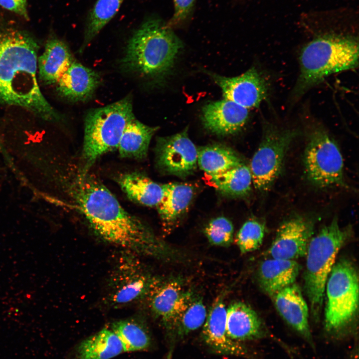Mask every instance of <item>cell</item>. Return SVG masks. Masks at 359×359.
<instances>
[{
	"mask_svg": "<svg viewBox=\"0 0 359 359\" xmlns=\"http://www.w3.org/2000/svg\"><path fill=\"white\" fill-rule=\"evenodd\" d=\"M72 206L104 241L132 253L172 260L176 250L158 238L141 220L127 212L96 176L81 167L66 180Z\"/></svg>",
	"mask_w": 359,
	"mask_h": 359,
	"instance_id": "cell-1",
	"label": "cell"
},
{
	"mask_svg": "<svg viewBox=\"0 0 359 359\" xmlns=\"http://www.w3.org/2000/svg\"><path fill=\"white\" fill-rule=\"evenodd\" d=\"M37 43L22 33L0 36V100L24 108L45 120L60 117L42 93L37 78Z\"/></svg>",
	"mask_w": 359,
	"mask_h": 359,
	"instance_id": "cell-2",
	"label": "cell"
},
{
	"mask_svg": "<svg viewBox=\"0 0 359 359\" xmlns=\"http://www.w3.org/2000/svg\"><path fill=\"white\" fill-rule=\"evenodd\" d=\"M183 47L168 24L152 16L145 19L127 44L121 66L128 72L149 79L164 76Z\"/></svg>",
	"mask_w": 359,
	"mask_h": 359,
	"instance_id": "cell-3",
	"label": "cell"
},
{
	"mask_svg": "<svg viewBox=\"0 0 359 359\" xmlns=\"http://www.w3.org/2000/svg\"><path fill=\"white\" fill-rule=\"evenodd\" d=\"M358 59L359 43L355 37L329 33L316 37L300 53V73L293 92V100L330 75L355 69Z\"/></svg>",
	"mask_w": 359,
	"mask_h": 359,
	"instance_id": "cell-4",
	"label": "cell"
},
{
	"mask_svg": "<svg viewBox=\"0 0 359 359\" xmlns=\"http://www.w3.org/2000/svg\"><path fill=\"white\" fill-rule=\"evenodd\" d=\"M351 229L340 226L337 217L310 241L304 273L305 289L314 317L322 307L325 286L337 255L351 235Z\"/></svg>",
	"mask_w": 359,
	"mask_h": 359,
	"instance_id": "cell-5",
	"label": "cell"
},
{
	"mask_svg": "<svg viewBox=\"0 0 359 359\" xmlns=\"http://www.w3.org/2000/svg\"><path fill=\"white\" fill-rule=\"evenodd\" d=\"M135 118L131 96L88 112L84 119L82 169L89 171L98 158L117 149L125 128Z\"/></svg>",
	"mask_w": 359,
	"mask_h": 359,
	"instance_id": "cell-6",
	"label": "cell"
},
{
	"mask_svg": "<svg viewBox=\"0 0 359 359\" xmlns=\"http://www.w3.org/2000/svg\"><path fill=\"white\" fill-rule=\"evenodd\" d=\"M306 124L307 143L303 161L308 180L319 188H348L343 159L337 144L316 120L308 119Z\"/></svg>",
	"mask_w": 359,
	"mask_h": 359,
	"instance_id": "cell-7",
	"label": "cell"
},
{
	"mask_svg": "<svg viewBox=\"0 0 359 359\" xmlns=\"http://www.w3.org/2000/svg\"><path fill=\"white\" fill-rule=\"evenodd\" d=\"M325 290V330L331 336L340 338L354 321L359 305L358 274L350 261L343 259L334 264Z\"/></svg>",
	"mask_w": 359,
	"mask_h": 359,
	"instance_id": "cell-8",
	"label": "cell"
},
{
	"mask_svg": "<svg viewBox=\"0 0 359 359\" xmlns=\"http://www.w3.org/2000/svg\"><path fill=\"white\" fill-rule=\"evenodd\" d=\"M300 132L266 122L261 141L249 165L255 188L262 193L268 191L283 169L285 159L292 142Z\"/></svg>",
	"mask_w": 359,
	"mask_h": 359,
	"instance_id": "cell-9",
	"label": "cell"
},
{
	"mask_svg": "<svg viewBox=\"0 0 359 359\" xmlns=\"http://www.w3.org/2000/svg\"><path fill=\"white\" fill-rule=\"evenodd\" d=\"M157 280L135 256L124 255L111 275L108 299L112 305L121 306L147 298Z\"/></svg>",
	"mask_w": 359,
	"mask_h": 359,
	"instance_id": "cell-10",
	"label": "cell"
},
{
	"mask_svg": "<svg viewBox=\"0 0 359 359\" xmlns=\"http://www.w3.org/2000/svg\"><path fill=\"white\" fill-rule=\"evenodd\" d=\"M157 164L161 172L185 178L192 174L197 166V148L186 128L176 134L159 137L156 146Z\"/></svg>",
	"mask_w": 359,
	"mask_h": 359,
	"instance_id": "cell-11",
	"label": "cell"
},
{
	"mask_svg": "<svg viewBox=\"0 0 359 359\" xmlns=\"http://www.w3.org/2000/svg\"><path fill=\"white\" fill-rule=\"evenodd\" d=\"M193 295L178 280L158 279L146 298L152 313L172 335L180 316Z\"/></svg>",
	"mask_w": 359,
	"mask_h": 359,
	"instance_id": "cell-12",
	"label": "cell"
},
{
	"mask_svg": "<svg viewBox=\"0 0 359 359\" xmlns=\"http://www.w3.org/2000/svg\"><path fill=\"white\" fill-rule=\"evenodd\" d=\"M314 222L308 217L295 215L279 226L268 252L271 258L294 260L306 255Z\"/></svg>",
	"mask_w": 359,
	"mask_h": 359,
	"instance_id": "cell-13",
	"label": "cell"
},
{
	"mask_svg": "<svg viewBox=\"0 0 359 359\" xmlns=\"http://www.w3.org/2000/svg\"><path fill=\"white\" fill-rule=\"evenodd\" d=\"M210 75L220 87L224 99L248 109L258 107L268 96V83L254 67L234 77Z\"/></svg>",
	"mask_w": 359,
	"mask_h": 359,
	"instance_id": "cell-14",
	"label": "cell"
},
{
	"mask_svg": "<svg viewBox=\"0 0 359 359\" xmlns=\"http://www.w3.org/2000/svg\"><path fill=\"white\" fill-rule=\"evenodd\" d=\"M226 308L223 295L218 296L207 313L201 332L204 343L215 353L256 359L240 342L228 336L226 328Z\"/></svg>",
	"mask_w": 359,
	"mask_h": 359,
	"instance_id": "cell-15",
	"label": "cell"
},
{
	"mask_svg": "<svg viewBox=\"0 0 359 359\" xmlns=\"http://www.w3.org/2000/svg\"><path fill=\"white\" fill-rule=\"evenodd\" d=\"M226 332L238 342L271 338L289 349L280 340L271 336L257 313L249 305L235 301L226 308Z\"/></svg>",
	"mask_w": 359,
	"mask_h": 359,
	"instance_id": "cell-16",
	"label": "cell"
},
{
	"mask_svg": "<svg viewBox=\"0 0 359 359\" xmlns=\"http://www.w3.org/2000/svg\"><path fill=\"white\" fill-rule=\"evenodd\" d=\"M276 308L284 320L315 349L309 323V309L300 288L290 285L274 295Z\"/></svg>",
	"mask_w": 359,
	"mask_h": 359,
	"instance_id": "cell-17",
	"label": "cell"
},
{
	"mask_svg": "<svg viewBox=\"0 0 359 359\" xmlns=\"http://www.w3.org/2000/svg\"><path fill=\"white\" fill-rule=\"evenodd\" d=\"M248 117V109L224 99L205 105L202 108L201 120L209 131L225 136L239 132Z\"/></svg>",
	"mask_w": 359,
	"mask_h": 359,
	"instance_id": "cell-18",
	"label": "cell"
},
{
	"mask_svg": "<svg viewBox=\"0 0 359 359\" xmlns=\"http://www.w3.org/2000/svg\"><path fill=\"white\" fill-rule=\"evenodd\" d=\"M100 82L97 72L74 59L56 84L62 96L72 101L80 102L90 99Z\"/></svg>",
	"mask_w": 359,
	"mask_h": 359,
	"instance_id": "cell-19",
	"label": "cell"
},
{
	"mask_svg": "<svg viewBox=\"0 0 359 359\" xmlns=\"http://www.w3.org/2000/svg\"><path fill=\"white\" fill-rule=\"evenodd\" d=\"M74 59L66 43L56 37H51L38 57L39 78L45 84H56Z\"/></svg>",
	"mask_w": 359,
	"mask_h": 359,
	"instance_id": "cell-20",
	"label": "cell"
},
{
	"mask_svg": "<svg viewBox=\"0 0 359 359\" xmlns=\"http://www.w3.org/2000/svg\"><path fill=\"white\" fill-rule=\"evenodd\" d=\"M300 271L299 264L294 260L271 258L260 264L257 279L262 290L274 295L295 281Z\"/></svg>",
	"mask_w": 359,
	"mask_h": 359,
	"instance_id": "cell-21",
	"label": "cell"
},
{
	"mask_svg": "<svg viewBox=\"0 0 359 359\" xmlns=\"http://www.w3.org/2000/svg\"><path fill=\"white\" fill-rule=\"evenodd\" d=\"M118 183L126 195L132 200L149 207L156 206L161 201L164 189L159 184L139 173L123 174Z\"/></svg>",
	"mask_w": 359,
	"mask_h": 359,
	"instance_id": "cell-22",
	"label": "cell"
},
{
	"mask_svg": "<svg viewBox=\"0 0 359 359\" xmlns=\"http://www.w3.org/2000/svg\"><path fill=\"white\" fill-rule=\"evenodd\" d=\"M163 186L164 195L157 208L163 222L172 224L189 206L194 195V188L191 184L182 182H171Z\"/></svg>",
	"mask_w": 359,
	"mask_h": 359,
	"instance_id": "cell-23",
	"label": "cell"
},
{
	"mask_svg": "<svg viewBox=\"0 0 359 359\" xmlns=\"http://www.w3.org/2000/svg\"><path fill=\"white\" fill-rule=\"evenodd\" d=\"M125 352L117 335L105 328L83 340L76 350V359H110Z\"/></svg>",
	"mask_w": 359,
	"mask_h": 359,
	"instance_id": "cell-24",
	"label": "cell"
},
{
	"mask_svg": "<svg viewBox=\"0 0 359 359\" xmlns=\"http://www.w3.org/2000/svg\"><path fill=\"white\" fill-rule=\"evenodd\" d=\"M133 119L125 128L117 149L123 158L143 159L148 153L150 141L158 129Z\"/></svg>",
	"mask_w": 359,
	"mask_h": 359,
	"instance_id": "cell-25",
	"label": "cell"
},
{
	"mask_svg": "<svg viewBox=\"0 0 359 359\" xmlns=\"http://www.w3.org/2000/svg\"><path fill=\"white\" fill-rule=\"evenodd\" d=\"M244 162L233 150L222 145L197 148V166L209 176L222 173Z\"/></svg>",
	"mask_w": 359,
	"mask_h": 359,
	"instance_id": "cell-26",
	"label": "cell"
},
{
	"mask_svg": "<svg viewBox=\"0 0 359 359\" xmlns=\"http://www.w3.org/2000/svg\"><path fill=\"white\" fill-rule=\"evenodd\" d=\"M220 192L228 196L243 197L251 191L252 178L249 166L245 162L222 173L209 176Z\"/></svg>",
	"mask_w": 359,
	"mask_h": 359,
	"instance_id": "cell-27",
	"label": "cell"
},
{
	"mask_svg": "<svg viewBox=\"0 0 359 359\" xmlns=\"http://www.w3.org/2000/svg\"><path fill=\"white\" fill-rule=\"evenodd\" d=\"M124 0H97L89 12L85 23L82 52L101 30L114 17Z\"/></svg>",
	"mask_w": 359,
	"mask_h": 359,
	"instance_id": "cell-28",
	"label": "cell"
},
{
	"mask_svg": "<svg viewBox=\"0 0 359 359\" xmlns=\"http://www.w3.org/2000/svg\"><path fill=\"white\" fill-rule=\"evenodd\" d=\"M112 330L120 339L125 352L143 351L151 344L146 327L134 320H125L113 324Z\"/></svg>",
	"mask_w": 359,
	"mask_h": 359,
	"instance_id": "cell-29",
	"label": "cell"
},
{
	"mask_svg": "<svg viewBox=\"0 0 359 359\" xmlns=\"http://www.w3.org/2000/svg\"><path fill=\"white\" fill-rule=\"evenodd\" d=\"M202 299L193 295L180 316L172 334V339H182L202 326L207 316Z\"/></svg>",
	"mask_w": 359,
	"mask_h": 359,
	"instance_id": "cell-30",
	"label": "cell"
},
{
	"mask_svg": "<svg viewBox=\"0 0 359 359\" xmlns=\"http://www.w3.org/2000/svg\"><path fill=\"white\" fill-rule=\"evenodd\" d=\"M263 222L254 219L245 221L237 232L236 243L242 254L252 252L262 244L265 234Z\"/></svg>",
	"mask_w": 359,
	"mask_h": 359,
	"instance_id": "cell-31",
	"label": "cell"
},
{
	"mask_svg": "<svg viewBox=\"0 0 359 359\" xmlns=\"http://www.w3.org/2000/svg\"><path fill=\"white\" fill-rule=\"evenodd\" d=\"M203 233L211 245L228 247L233 241L234 226L228 218L219 216L208 222L204 228Z\"/></svg>",
	"mask_w": 359,
	"mask_h": 359,
	"instance_id": "cell-32",
	"label": "cell"
},
{
	"mask_svg": "<svg viewBox=\"0 0 359 359\" xmlns=\"http://www.w3.org/2000/svg\"><path fill=\"white\" fill-rule=\"evenodd\" d=\"M175 11L172 19L167 23L170 27L184 20L190 13L195 0H173Z\"/></svg>",
	"mask_w": 359,
	"mask_h": 359,
	"instance_id": "cell-33",
	"label": "cell"
},
{
	"mask_svg": "<svg viewBox=\"0 0 359 359\" xmlns=\"http://www.w3.org/2000/svg\"><path fill=\"white\" fill-rule=\"evenodd\" d=\"M0 5L26 19L28 18L26 0H0Z\"/></svg>",
	"mask_w": 359,
	"mask_h": 359,
	"instance_id": "cell-34",
	"label": "cell"
}]
</instances>
